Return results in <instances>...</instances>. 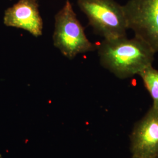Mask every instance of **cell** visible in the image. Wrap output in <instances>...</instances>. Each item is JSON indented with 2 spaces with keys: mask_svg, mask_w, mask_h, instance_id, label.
<instances>
[{
  "mask_svg": "<svg viewBox=\"0 0 158 158\" xmlns=\"http://www.w3.org/2000/svg\"><path fill=\"white\" fill-rule=\"evenodd\" d=\"M156 53L141 40L127 36L104 40L98 46L102 66L120 79L131 78L152 65Z\"/></svg>",
  "mask_w": 158,
  "mask_h": 158,
  "instance_id": "6da1fadb",
  "label": "cell"
},
{
  "mask_svg": "<svg viewBox=\"0 0 158 158\" xmlns=\"http://www.w3.org/2000/svg\"><path fill=\"white\" fill-rule=\"evenodd\" d=\"M77 5L94 32L104 40L127 36L128 27L123 6L114 0H77Z\"/></svg>",
  "mask_w": 158,
  "mask_h": 158,
  "instance_id": "7a4b0ae2",
  "label": "cell"
},
{
  "mask_svg": "<svg viewBox=\"0 0 158 158\" xmlns=\"http://www.w3.org/2000/svg\"><path fill=\"white\" fill-rule=\"evenodd\" d=\"M53 41L54 46L69 59L96 49L87 38L70 0H66L55 16Z\"/></svg>",
  "mask_w": 158,
  "mask_h": 158,
  "instance_id": "3957f363",
  "label": "cell"
},
{
  "mask_svg": "<svg viewBox=\"0 0 158 158\" xmlns=\"http://www.w3.org/2000/svg\"><path fill=\"white\" fill-rule=\"evenodd\" d=\"M128 27L158 52V0H129L123 6Z\"/></svg>",
  "mask_w": 158,
  "mask_h": 158,
  "instance_id": "277c9868",
  "label": "cell"
},
{
  "mask_svg": "<svg viewBox=\"0 0 158 158\" xmlns=\"http://www.w3.org/2000/svg\"><path fill=\"white\" fill-rule=\"evenodd\" d=\"M132 158H158V109H149L130 136Z\"/></svg>",
  "mask_w": 158,
  "mask_h": 158,
  "instance_id": "5b68a950",
  "label": "cell"
},
{
  "mask_svg": "<svg viewBox=\"0 0 158 158\" xmlns=\"http://www.w3.org/2000/svg\"><path fill=\"white\" fill-rule=\"evenodd\" d=\"M4 23L23 29L35 37L41 36L44 23L38 0H19L5 11Z\"/></svg>",
  "mask_w": 158,
  "mask_h": 158,
  "instance_id": "8992f818",
  "label": "cell"
},
{
  "mask_svg": "<svg viewBox=\"0 0 158 158\" xmlns=\"http://www.w3.org/2000/svg\"><path fill=\"white\" fill-rule=\"evenodd\" d=\"M138 75L141 78L153 100V107L158 109V70L152 65L143 69Z\"/></svg>",
  "mask_w": 158,
  "mask_h": 158,
  "instance_id": "52a82bcc",
  "label": "cell"
},
{
  "mask_svg": "<svg viewBox=\"0 0 158 158\" xmlns=\"http://www.w3.org/2000/svg\"></svg>",
  "mask_w": 158,
  "mask_h": 158,
  "instance_id": "ba28073f",
  "label": "cell"
}]
</instances>
